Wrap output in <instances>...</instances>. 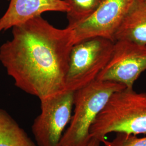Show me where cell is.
I'll return each mask as SVG.
<instances>
[{
	"mask_svg": "<svg viewBox=\"0 0 146 146\" xmlns=\"http://www.w3.org/2000/svg\"><path fill=\"white\" fill-rule=\"evenodd\" d=\"M0 47V61L16 87L40 101L67 90L72 29L53 26L41 16L12 28Z\"/></svg>",
	"mask_w": 146,
	"mask_h": 146,
	"instance_id": "1",
	"label": "cell"
},
{
	"mask_svg": "<svg viewBox=\"0 0 146 146\" xmlns=\"http://www.w3.org/2000/svg\"><path fill=\"white\" fill-rule=\"evenodd\" d=\"M146 134V92L125 88L110 98L90 128V138L101 143L110 133Z\"/></svg>",
	"mask_w": 146,
	"mask_h": 146,
	"instance_id": "2",
	"label": "cell"
},
{
	"mask_svg": "<svg viewBox=\"0 0 146 146\" xmlns=\"http://www.w3.org/2000/svg\"><path fill=\"white\" fill-rule=\"evenodd\" d=\"M126 88L121 84L96 79L74 92V114L64 131L60 146H86L91 140L89 131L111 95Z\"/></svg>",
	"mask_w": 146,
	"mask_h": 146,
	"instance_id": "3",
	"label": "cell"
},
{
	"mask_svg": "<svg viewBox=\"0 0 146 146\" xmlns=\"http://www.w3.org/2000/svg\"><path fill=\"white\" fill-rule=\"evenodd\" d=\"M114 43L96 37L74 44L69 54L66 90L75 92L96 80L110 60Z\"/></svg>",
	"mask_w": 146,
	"mask_h": 146,
	"instance_id": "4",
	"label": "cell"
},
{
	"mask_svg": "<svg viewBox=\"0 0 146 146\" xmlns=\"http://www.w3.org/2000/svg\"><path fill=\"white\" fill-rule=\"evenodd\" d=\"M74 96V92L66 90L40 101L41 113L31 127L37 146H60L64 131L72 119Z\"/></svg>",
	"mask_w": 146,
	"mask_h": 146,
	"instance_id": "5",
	"label": "cell"
},
{
	"mask_svg": "<svg viewBox=\"0 0 146 146\" xmlns=\"http://www.w3.org/2000/svg\"><path fill=\"white\" fill-rule=\"evenodd\" d=\"M146 70V44L125 40H116L108 62L96 79L121 84L133 89Z\"/></svg>",
	"mask_w": 146,
	"mask_h": 146,
	"instance_id": "6",
	"label": "cell"
},
{
	"mask_svg": "<svg viewBox=\"0 0 146 146\" xmlns=\"http://www.w3.org/2000/svg\"><path fill=\"white\" fill-rule=\"evenodd\" d=\"M133 1L104 0L88 18L68 26L72 29L73 45L96 37L114 42L115 34Z\"/></svg>",
	"mask_w": 146,
	"mask_h": 146,
	"instance_id": "7",
	"label": "cell"
},
{
	"mask_svg": "<svg viewBox=\"0 0 146 146\" xmlns=\"http://www.w3.org/2000/svg\"><path fill=\"white\" fill-rule=\"evenodd\" d=\"M69 7L63 0H11L0 18V33L23 24L47 11L67 13Z\"/></svg>",
	"mask_w": 146,
	"mask_h": 146,
	"instance_id": "8",
	"label": "cell"
},
{
	"mask_svg": "<svg viewBox=\"0 0 146 146\" xmlns=\"http://www.w3.org/2000/svg\"><path fill=\"white\" fill-rule=\"evenodd\" d=\"M125 40L146 44V3L133 0L115 35L114 41Z\"/></svg>",
	"mask_w": 146,
	"mask_h": 146,
	"instance_id": "9",
	"label": "cell"
},
{
	"mask_svg": "<svg viewBox=\"0 0 146 146\" xmlns=\"http://www.w3.org/2000/svg\"><path fill=\"white\" fill-rule=\"evenodd\" d=\"M0 146H37L5 110L0 108Z\"/></svg>",
	"mask_w": 146,
	"mask_h": 146,
	"instance_id": "10",
	"label": "cell"
},
{
	"mask_svg": "<svg viewBox=\"0 0 146 146\" xmlns=\"http://www.w3.org/2000/svg\"><path fill=\"white\" fill-rule=\"evenodd\" d=\"M69 7L68 26L84 21L92 15L104 0H63Z\"/></svg>",
	"mask_w": 146,
	"mask_h": 146,
	"instance_id": "11",
	"label": "cell"
},
{
	"mask_svg": "<svg viewBox=\"0 0 146 146\" xmlns=\"http://www.w3.org/2000/svg\"><path fill=\"white\" fill-rule=\"evenodd\" d=\"M104 146H146V136L143 137L125 133H116L111 141H106Z\"/></svg>",
	"mask_w": 146,
	"mask_h": 146,
	"instance_id": "12",
	"label": "cell"
},
{
	"mask_svg": "<svg viewBox=\"0 0 146 146\" xmlns=\"http://www.w3.org/2000/svg\"><path fill=\"white\" fill-rule=\"evenodd\" d=\"M101 142L96 139L92 138L86 146H100Z\"/></svg>",
	"mask_w": 146,
	"mask_h": 146,
	"instance_id": "13",
	"label": "cell"
},
{
	"mask_svg": "<svg viewBox=\"0 0 146 146\" xmlns=\"http://www.w3.org/2000/svg\"><path fill=\"white\" fill-rule=\"evenodd\" d=\"M142 1H144L145 2H146V0H142Z\"/></svg>",
	"mask_w": 146,
	"mask_h": 146,
	"instance_id": "14",
	"label": "cell"
}]
</instances>
